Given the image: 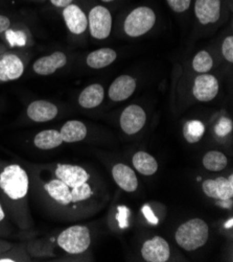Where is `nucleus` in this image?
<instances>
[{"instance_id": "f257e3e1", "label": "nucleus", "mask_w": 233, "mask_h": 262, "mask_svg": "<svg viewBox=\"0 0 233 262\" xmlns=\"http://www.w3.org/2000/svg\"><path fill=\"white\" fill-rule=\"evenodd\" d=\"M29 176L18 164H12L0 172V188L12 201L22 200L29 192Z\"/></svg>"}, {"instance_id": "f03ea898", "label": "nucleus", "mask_w": 233, "mask_h": 262, "mask_svg": "<svg viewBox=\"0 0 233 262\" xmlns=\"http://www.w3.org/2000/svg\"><path fill=\"white\" fill-rule=\"evenodd\" d=\"M209 236V228L200 219H193L181 225L175 235L177 244L185 251L203 247Z\"/></svg>"}, {"instance_id": "7ed1b4c3", "label": "nucleus", "mask_w": 233, "mask_h": 262, "mask_svg": "<svg viewBox=\"0 0 233 262\" xmlns=\"http://www.w3.org/2000/svg\"><path fill=\"white\" fill-rule=\"evenodd\" d=\"M58 245L68 254H81L90 246V233L85 226H71L58 236Z\"/></svg>"}, {"instance_id": "20e7f679", "label": "nucleus", "mask_w": 233, "mask_h": 262, "mask_svg": "<svg viewBox=\"0 0 233 262\" xmlns=\"http://www.w3.org/2000/svg\"><path fill=\"white\" fill-rule=\"evenodd\" d=\"M155 22H156L155 12L151 8L139 7L128 15L123 28L128 36L136 38L151 31Z\"/></svg>"}, {"instance_id": "39448f33", "label": "nucleus", "mask_w": 233, "mask_h": 262, "mask_svg": "<svg viewBox=\"0 0 233 262\" xmlns=\"http://www.w3.org/2000/svg\"><path fill=\"white\" fill-rule=\"evenodd\" d=\"M88 26L93 38L98 40L108 38L112 29V16L109 10L101 6L94 7L88 16Z\"/></svg>"}, {"instance_id": "423d86ee", "label": "nucleus", "mask_w": 233, "mask_h": 262, "mask_svg": "<svg viewBox=\"0 0 233 262\" xmlns=\"http://www.w3.org/2000/svg\"><path fill=\"white\" fill-rule=\"evenodd\" d=\"M145 121V112L137 104H131V106L126 107L120 116V126L128 135H134L138 133L144 126Z\"/></svg>"}, {"instance_id": "0eeeda50", "label": "nucleus", "mask_w": 233, "mask_h": 262, "mask_svg": "<svg viewBox=\"0 0 233 262\" xmlns=\"http://www.w3.org/2000/svg\"><path fill=\"white\" fill-rule=\"evenodd\" d=\"M141 255L147 262H165L170 258L171 250L165 239L160 236H155L143 244Z\"/></svg>"}, {"instance_id": "6e6552de", "label": "nucleus", "mask_w": 233, "mask_h": 262, "mask_svg": "<svg viewBox=\"0 0 233 262\" xmlns=\"http://www.w3.org/2000/svg\"><path fill=\"white\" fill-rule=\"evenodd\" d=\"M193 93L199 101H210L219 93V81L211 74L202 73L196 77Z\"/></svg>"}, {"instance_id": "1a4fd4ad", "label": "nucleus", "mask_w": 233, "mask_h": 262, "mask_svg": "<svg viewBox=\"0 0 233 262\" xmlns=\"http://www.w3.org/2000/svg\"><path fill=\"white\" fill-rule=\"evenodd\" d=\"M56 177L70 188L79 186L89 180V174L83 167L70 164H59L56 169Z\"/></svg>"}, {"instance_id": "9d476101", "label": "nucleus", "mask_w": 233, "mask_h": 262, "mask_svg": "<svg viewBox=\"0 0 233 262\" xmlns=\"http://www.w3.org/2000/svg\"><path fill=\"white\" fill-rule=\"evenodd\" d=\"M202 189L207 196L216 200H229L233 196V186L230 184L228 179L224 177L204 181Z\"/></svg>"}, {"instance_id": "9b49d317", "label": "nucleus", "mask_w": 233, "mask_h": 262, "mask_svg": "<svg viewBox=\"0 0 233 262\" xmlns=\"http://www.w3.org/2000/svg\"><path fill=\"white\" fill-rule=\"evenodd\" d=\"M63 18L67 29L74 35L83 34L88 28V18L85 13L75 5H69L64 8Z\"/></svg>"}, {"instance_id": "f8f14e48", "label": "nucleus", "mask_w": 233, "mask_h": 262, "mask_svg": "<svg viewBox=\"0 0 233 262\" xmlns=\"http://www.w3.org/2000/svg\"><path fill=\"white\" fill-rule=\"evenodd\" d=\"M24 65L21 59L13 54L0 57V81L10 82L21 77Z\"/></svg>"}, {"instance_id": "ddd939ff", "label": "nucleus", "mask_w": 233, "mask_h": 262, "mask_svg": "<svg viewBox=\"0 0 233 262\" xmlns=\"http://www.w3.org/2000/svg\"><path fill=\"white\" fill-rule=\"evenodd\" d=\"M67 64V57L62 51H55L49 56L38 59L34 65V71L39 75H49Z\"/></svg>"}, {"instance_id": "4468645a", "label": "nucleus", "mask_w": 233, "mask_h": 262, "mask_svg": "<svg viewBox=\"0 0 233 262\" xmlns=\"http://www.w3.org/2000/svg\"><path fill=\"white\" fill-rule=\"evenodd\" d=\"M195 13L204 25L216 23L221 16V0H197Z\"/></svg>"}, {"instance_id": "2eb2a0df", "label": "nucleus", "mask_w": 233, "mask_h": 262, "mask_svg": "<svg viewBox=\"0 0 233 262\" xmlns=\"http://www.w3.org/2000/svg\"><path fill=\"white\" fill-rule=\"evenodd\" d=\"M28 116L36 122H46L57 117L59 110L55 103L47 100H35L28 108Z\"/></svg>"}, {"instance_id": "dca6fc26", "label": "nucleus", "mask_w": 233, "mask_h": 262, "mask_svg": "<svg viewBox=\"0 0 233 262\" xmlns=\"http://www.w3.org/2000/svg\"><path fill=\"white\" fill-rule=\"evenodd\" d=\"M136 89V81L130 75H120L109 88V97L113 101H122L130 97Z\"/></svg>"}, {"instance_id": "f3484780", "label": "nucleus", "mask_w": 233, "mask_h": 262, "mask_svg": "<svg viewBox=\"0 0 233 262\" xmlns=\"http://www.w3.org/2000/svg\"><path fill=\"white\" fill-rule=\"evenodd\" d=\"M116 184L126 192H134L138 187V180L132 168L124 164H116L112 169Z\"/></svg>"}, {"instance_id": "a211bd4d", "label": "nucleus", "mask_w": 233, "mask_h": 262, "mask_svg": "<svg viewBox=\"0 0 233 262\" xmlns=\"http://www.w3.org/2000/svg\"><path fill=\"white\" fill-rule=\"evenodd\" d=\"M44 188L48 195L59 204L67 206L71 203V188L58 178L48 182L47 184H45Z\"/></svg>"}, {"instance_id": "6ab92c4d", "label": "nucleus", "mask_w": 233, "mask_h": 262, "mask_svg": "<svg viewBox=\"0 0 233 262\" xmlns=\"http://www.w3.org/2000/svg\"><path fill=\"white\" fill-rule=\"evenodd\" d=\"M60 134L62 136L63 142H79L86 138L87 127L83 122L79 120H69L62 126Z\"/></svg>"}, {"instance_id": "aec40b11", "label": "nucleus", "mask_w": 233, "mask_h": 262, "mask_svg": "<svg viewBox=\"0 0 233 262\" xmlns=\"http://www.w3.org/2000/svg\"><path fill=\"white\" fill-rule=\"evenodd\" d=\"M103 88L99 84H93L85 88L79 96V103L85 109H93L98 107L103 100Z\"/></svg>"}, {"instance_id": "412c9836", "label": "nucleus", "mask_w": 233, "mask_h": 262, "mask_svg": "<svg viewBox=\"0 0 233 262\" xmlns=\"http://www.w3.org/2000/svg\"><path fill=\"white\" fill-rule=\"evenodd\" d=\"M116 52L111 48H101L92 51L87 57V65L93 69L105 68L116 60Z\"/></svg>"}, {"instance_id": "4be33fe9", "label": "nucleus", "mask_w": 233, "mask_h": 262, "mask_svg": "<svg viewBox=\"0 0 233 262\" xmlns=\"http://www.w3.org/2000/svg\"><path fill=\"white\" fill-rule=\"evenodd\" d=\"M63 143L60 132L56 129H45L38 133L34 138V144L39 149H53Z\"/></svg>"}, {"instance_id": "5701e85b", "label": "nucleus", "mask_w": 233, "mask_h": 262, "mask_svg": "<svg viewBox=\"0 0 233 262\" xmlns=\"http://www.w3.org/2000/svg\"><path fill=\"white\" fill-rule=\"evenodd\" d=\"M133 165L143 176H152L158 169V163L153 156L145 151H138L133 157Z\"/></svg>"}, {"instance_id": "b1692460", "label": "nucleus", "mask_w": 233, "mask_h": 262, "mask_svg": "<svg viewBox=\"0 0 233 262\" xmlns=\"http://www.w3.org/2000/svg\"><path fill=\"white\" fill-rule=\"evenodd\" d=\"M227 157L219 150H210L203 158V165L210 171H221L227 166Z\"/></svg>"}, {"instance_id": "393cba45", "label": "nucleus", "mask_w": 233, "mask_h": 262, "mask_svg": "<svg viewBox=\"0 0 233 262\" xmlns=\"http://www.w3.org/2000/svg\"><path fill=\"white\" fill-rule=\"evenodd\" d=\"M205 133V126L200 120H189L183 126V136L188 143H197Z\"/></svg>"}, {"instance_id": "a878e982", "label": "nucleus", "mask_w": 233, "mask_h": 262, "mask_svg": "<svg viewBox=\"0 0 233 262\" xmlns=\"http://www.w3.org/2000/svg\"><path fill=\"white\" fill-rule=\"evenodd\" d=\"M214 66V60L208 52L202 50L199 51L193 60V68L199 73L208 72Z\"/></svg>"}, {"instance_id": "bb28decb", "label": "nucleus", "mask_w": 233, "mask_h": 262, "mask_svg": "<svg viewBox=\"0 0 233 262\" xmlns=\"http://www.w3.org/2000/svg\"><path fill=\"white\" fill-rule=\"evenodd\" d=\"M92 194V190L90 186L87 184V182L83 183V184L76 186L74 188H71V203H77L82 202L87 199H89Z\"/></svg>"}, {"instance_id": "cd10ccee", "label": "nucleus", "mask_w": 233, "mask_h": 262, "mask_svg": "<svg viewBox=\"0 0 233 262\" xmlns=\"http://www.w3.org/2000/svg\"><path fill=\"white\" fill-rule=\"evenodd\" d=\"M232 128H233L232 120L227 117H222L218 121L215 127V132H216V135H218L219 137H225L232 132Z\"/></svg>"}, {"instance_id": "c85d7f7f", "label": "nucleus", "mask_w": 233, "mask_h": 262, "mask_svg": "<svg viewBox=\"0 0 233 262\" xmlns=\"http://www.w3.org/2000/svg\"><path fill=\"white\" fill-rule=\"evenodd\" d=\"M168 6L176 13H183L190 7L192 0H166Z\"/></svg>"}, {"instance_id": "c756f323", "label": "nucleus", "mask_w": 233, "mask_h": 262, "mask_svg": "<svg viewBox=\"0 0 233 262\" xmlns=\"http://www.w3.org/2000/svg\"><path fill=\"white\" fill-rule=\"evenodd\" d=\"M222 52L224 58L232 63L233 62V37L229 36L227 37L224 42H223V46H222Z\"/></svg>"}, {"instance_id": "7c9ffc66", "label": "nucleus", "mask_w": 233, "mask_h": 262, "mask_svg": "<svg viewBox=\"0 0 233 262\" xmlns=\"http://www.w3.org/2000/svg\"><path fill=\"white\" fill-rule=\"evenodd\" d=\"M142 212H143V214L145 215L146 220H147L150 223H152V224H154V225L158 224L157 217L155 216V214L153 213V211L151 210V208H150L147 205H145V206L142 208Z\"/></svg>"}, {"instance_id": "2f4dec72", "label": "nucleus", "mask_w": 233, "mask_h": 262, "mask_svg": "<svg viewBox=\"0 0 233 262\" xmlns=\"http://www.w3.org/2000/svg\"><path fill=\"white\" fill-rule=\"evenodd\" d=\"M11 26V21L7 16L0 15V34L7 32Z\"/></svg>"}, {"instance_id": "473e14b6", "label": "nucleus", "mask_w": 233, "mask_h": 262, "mask_svg": "<svg viewBox=\"0 0 233 262\" xmlns=\"http://www.w3.org/2000/svg\"><path fill=\"white\" fill-rule=\"evenodd\" d=\"M73 0H50V3L57 8H66L67 6L71 5Z\"/></svg>"}, {"instance_id": "72a5a7b5", "label": "nucleus", "mask_w": 233, "mask_h": 262, "mask_svg": "<svg viewBox=\"0 0 233 262\" xmlns=\"http://www.w3.org/2000/svg\"><path fill=\"white\" fill-rule=\"evenodd\" d=\"M220 202L217 203V205H219L220 207H223L225 209H230L232 208V200L229 199V200H219Z\"/></svg>"}, {"instance_id": "f704fd0d", "label": "nucleus", "mask_w": 233, "mask_h": 262, "mask_svg": "<svg viewBox=\"0 0 233 262\" xmlns=\"http://www.w3.org/2000/svg\"><path fill=\"white\" fill-rule=\"evenodd\" d=\"M5 217H6V214H5V211H4V209H3L2 204H0V223H2L5 220Z\"/></svg>"}, {"instance_id": "c9c22d12", "label": "nucleus", "mask_w": 233, "mask_h": 262, "mask_svg": "<svg viewBox=\"0 0 233 262\" xmlns=\"http://www.w3.org/2000/svg\"><path fill=\"white\" fill-rule=\"evenodd\" d=\"M232 224H233V220L231 219L228 223L225 224V227H226V228H231V227H232Z\"/></svg>"}, {"instance_id": "e433bc0d", "label": "nucleus", "mask_w": 233, "mask_h": 262, "mask_svg": "<svg viewBox=\"0 0 233 262\" xmlns=\"http://www.w3.org/2000/svg\"><path fill=\"white\" fill-rule=\"evenodd\" d=\"M228 181H229L230 184L233 186V176H232V174H230V176H229V178H228Z\"/></svg>"}, {"instance_id": "4c0bfd02", "label": "nucleus", "mask_w": 233, "mask_h": 262, "mask_svg": "<svg viewBox=\"0 0 233 262\" xmlns=\"http://www.w3.org/2000/svg\"><path fill=\"white\" fill-rule=\"evenodd\" d=\"M103 3H110V2H114V0H101Z\"/></svg>"}]
</instances>
